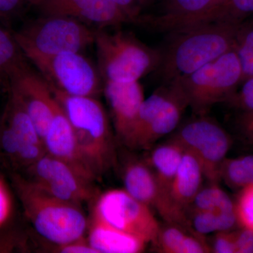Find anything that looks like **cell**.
Returning <instances> with one entry per match:
<instances>
[{"label": "cell", "instance_id": "cell-1", "mask_svg": "<svg viewBox=\"0 0 253 253\" xmlns=\"http://www.w3.org/2000/svg\"><path fill=\"white\" fill-rule=\"evenodd\" d=\"M244 23H201L171 31L172 38L165 52H161L163 81L171 83L235 49Z\"/></svg>", "mask_w": 253, "mask_h": 253}, {"label": "cell", "instance_id": "cell-36", "mask_svg": "<svg viewBox=\"0 0 253 253\" xmlns=\"http://www.w3.org/2000/svg\"><path fill=\"white\" fill-rule=\"evenodd\" d=\"M237 124L243 134L253 142V111H241Z\"/></svg>", "mask_w": 253, "mask_h": 253}, {"label": "cell", "instance_id": "cell-7", "mask_svg": "<svg viewBox=\"0 0 253 253\" xmlns=\"http://www.w3.org/2000/svg\"><path fill=\"white\" fill-rule=\"evenodd\" d=\"M187 107V101L175 82L167 83L143 101L123 144L132 149H151L177 127Z\"/></svg>", "mask_w": 253, "mask_h": 253}, {"label": "cell", "instance_id": "cell-14", "mask_svg": "<svg viewBox=\"0 0 253 253\" xmlns=\"http://www.w3.org/2000/svg\"><path fill=\"white\" fill-rule=\"evenodd\" d=\"M184 152V148L171 138L167 142L156 146L146 161L154 172L162 198L160 215L168 224L185 227V221L176 211L170 196L173 181Z\"/></svg>", "mask_w": 253, "mask_h": 253}, {"label": "cell", "instance_id": "cell-24", "mask_svg": "<svg viewBox=\"0 0 253 253\" xmlns=\"http://www.w3.org/2000/svg\"><path fill=\"white\" fill-rule=\"evenodd\" d=\"M189 228L193 234L200 236L219 231H229L237 224L236 212L217 213L193 211L188 218Z\"/></svg>", "mask_w": 253, "mask_h": 253}, {"label": "cell", "instance_id": "cell-20", "mask_svg": "<svg viewBox=\"0 0 253 253\" xmlns=\"http://www.w3.org/2000/svg\"><path fill=\"white\" fill-rule=\"evenodd\" d=\"M87 241L97 253H141L149 244L140 238L116 229L93 216Z\"/></svg>", "mask_w": 253, "mask_h": 253}, {"label": "cell", "instance_id": "cell-27", "mask_svg": "<svg viewBox=\"0 0 253 253\" xmlns=\"http://www.w3.org/2000/svg\"><path fill=\"white\" fill-rule=\"evenodd\" d=\"M220 180L235 189L253 185V155L226 158L221 165Z\"/></svg>", "mask_w": 253, "mask_h": 253}, {"label": "cell", "instance_id": "cell-16", "mask_svg": "<svg viewBox=\"0 0 253 253\" xmlns=\"http://www.w3.org/2000/svg\"><path fill=\"white\" fill-rule=\"evenodd\" d=\"M104 91L111 109L116 136L123 142L144 101L142 86L139 81L105 82Z\"/></svg>", "mask_w": 253, "mask_h": 253}, {"label": "cell", "instance_id": "cell-32", "mask_svg": "<svg viewBox=\"0 0 253 253\" xmlns=\"http://www.w3.org/2000/svg\"><path fill=\"white\" fill-rule=\"evenodd\" d=\"M212 252L216 253H236L234 231L217 232L213 240Z\"/></svg>", "mask_w": 253, "mask_h": 253}, {"label": "cell", "instance_id": "cell-21", "mask_svg": "<svg viewBox=\"0 0 253 253\" xmlns=\"http://www.w3.org/2000/svg\"><path fill=\"white\" fill-rule=\"evenodd\" d=\"M125 190L150 208L161 212L162 198L152 169L146 161L128 163L123 171Z\"/></svg>", "mask_w": 253, "mask_h": 253}, {"label": "cell", "instance_id": "cell-31", "mask_svg": "<svg viewBox=\"0 0 253 253\" xmlns=\"http://www.w3.org/2000/svg\"><path fill=\"white\" fill-rule=\"evenodd\" d=\"M28 5L30 6V0H0V21L9 23Z\"/></svg>", "mask_w": 253, "mask_h": 253}, {"label": "cell", "instance_id": "cell-10", "mask_svg": "<svg viewBox=\"0 0 253 253\" xmlns=\"http://www.w3.org/2000/svg\"><path fill=\"white\" fill-rule=\"evenodd\" d=\"M92 216L148 244L156 242L161 230L151 208L125 189L109 190L101 194L96 199Z\"/></svg>", "mask_w": 253, "mask_h": 253}, {"label": "cell", "instance_id": "cell-9", "mask_svg": "<svg viewBox=\"0 0 253 253\" xmlns=\"http://www.w3.org/2000/svg\"><path fill=\"white\" fill-rule=\"evenodd\" d=\"M172 139L196 158L205 177L211 183L220 181L221 165L230 149V136L215 121L199 116L178 129Z\"/></svg>", "mask_w": 253, "mask_h": 253}, {"label": "cell", "instance_id": "cell-35", "mask_svg": "<svg viewBox=\"0 0 253 253\" xmlns=\"http://www.w3.org/2000/svg\"><path fill=\"white\" fill-rule=\"evenodd\" d=\"M11 211V201L9 192L0 179V226L9 219Z\"/></svg>", "mask_w": 253, "mask_h": 253}, {"label": "cell", "instance_id": "cell-28", "mask_svg": "<svg viewBox=\"0 0 253 253\" xmlns=\"http://www.w3.org/2000/svg\"><path fill=\"white\" fill-rule=\"evenodd\" d=\"M242 70V83L253 77V28L243 25L235 47Z\"/></svg>", "mask_w": 253, "mask_h": 253}, {"label": "cell", "instance_id": "cell-8", "mask_svg": "<svg viewBox=\"0 0 253 253\" xmlns=\"http://www.w3.org/2000/svg\"><path fill=\"white\" fill-rule=\"evenodd\" d=\"M51 87L66 94L95 97L101 91V77L81 53H63L52 56H26Z\"/></svg>", "mask_w": 253, "mask_h": 253}, {"label": "cell", "instance_id": "cell-12", "mask_svg": "<svg viewBox=\"0 0 253 253\" xmlns=\"http://www.w3.org/2000/svg\"><path fill=\"white\" fill-rule=\"evenodd\" d=\"M31 180L40 189L58 199L80 204L94 199L91 182L80 176L71 166L46 154L28 167Z\"/></svg>", "mask_w": 253, "mask_h": 253}, {"label": "cell", "instance_id": "cell-15", "mask_svg": "<svg viewBox=\"0 0 253 253\" xmlns=\"http://www.w3.org/2000/svg\"><path fill=\"white\" fill-rule=\"evenodd\" d=\"M43 144L46 154L66 163L82 177L91 183L96 179L80 154L72 126L56 100L54 116Z\"/></svg>", "mask_w": 253, "mask_h": 253}, {"label": "cell", "instance_id": "cell-17", "mask_svg": "<svg viewBox=\"0 0 253 253\" xmlns=\"http://www.w3.org/2000/svg\"><path fill=\"white\" fill-rule=\"evenodd\" d=\"M3 117L20 141L18 162L26 166L36 163L46 153L44 144L21 100L11 89Z\"/></svg>", "mask_w": 253, "mask_h": 253}, {"label": "cell", "instance_id": "cell-4", "mask_svg": "<svg viewBox=\"0 0 253 253\" xmlns=\"http://www.w3.org/2000/svg\"><path fill=\"white\" fill-rule=\"evenodd\" d=\"M94 44L98 70L104 83L139 81L159 67L162 57L161 51L122 31L96 30Z\"/></svg>", "mask_w": 253, "mask_h": 253}, {"label": "cell", "instance_id": "cell-18", "mask_svg": "<svg viewBox=\"0 0 253 253\" xmlns=\"http://www.w3.org/2000/svg\"><path fill=\"white\" fill-rule=\"evenodd\" d=\"M224 0H162L163 13L146 16V26L171 32L188 27Z\"/></svg>", "mask_w": 253, "mask_h": 253}, {"label": "cell", "instance_id": "cell-11", "mask_svg": "<svg viewBox=\"0 0 253 253\" xmlns=\"http://www.w3.org/2000/svg\"><path fill=\"white\" fill-rule=\"evenodd\" d=\"M42 16H61L90 23L99 29L127 24L144 26L145 15L127 12L113 0H30Z\"/></svg>", "mask_w": 253, "mask_h": 253}, {"label": "cell", "instance_id": "cell-22", "mask_svg": "<svg viewBox=\"0 0 253 253\" xmlns=\"http://www.w3.org/2000/svg\"><path fill=\"white\" fill-rule=\"evenodd\" d=\"M155 244L166 253H206L212 252L203 237L188 234L184 227L178 224H168L161 227Z\"/></svg>", "mask_w": 253, "mask_h": 253}, {"label": "cell", "instance_id": "cell-6", "mask_svg": "<svg viewBox=\"0 0 253 253\" xmlns=\"http://www.w3.org/2000/svg\"><path fill=\"white\" fill-rule=\"evenodd\" d=\"M172 82L179 86L195 114H207L214 105L226 103L242 83V70L236 49Z\"/></svg>", "mask_w": 253, "mask_h": 253}, {"label": "cell", "instance_id": "cell-29", "mask_svg": "<svg viewBox=\"0 0 253 253\" xmlns=\"http://www.w3.org/2000/svg\"><path fill=\"white\" fill-rule=\"evenodd\" d=\"M237 224L253 231V185L242 188L235 204Z\"/></svg>", "mask_w": 253, "mask_h": 253}, {"label": "cell", "instance_id": "cell-30", "mask_svg": "<svg viewBox=\"0 0 253 253\" xmlns=\"http://www.w3.org/2000/svg\"><path fill=\"white\" fill-rule=\"evenodd\" d=\"M237 89L226 103L241 111H253V77L241 83Z\"/></svg>", "mask_w": 253, "mask_h": 253}, {"label": "cell", "instance_id": "cell-23", "mask_svg": "<svg viewBox=\"0 0 253 253\" xmlns=\"http://www.w3.org/2000/svg\"><path fill=\"white\" fill-rule=\"evenodd\" d=\"M28 65L12 32L0 26V78L9 87L11 78Z\"/></svg>", "mask_w": 253, "mask_h": 253}, {"label": "cell", "instance_id": "cell-19", "mask_svg": "<svg viewBox=\"0 0 253 253\" xmlns=\"http://www.w3.org/2000/svg\"><path fill=\"white\" fill-rule=\"evenodd\" d=\"M204 177V171L199 161L185 151L173 181L170 196L173 206L185 221L188 229V211L202 188Z\"/></svg>", "mask_w": 253, "mask_h": 253}, {"label": "cell", "instance_id": "cell-13", "mask_svg": "<svg viewBox=\"0 0 253 253\" xmlns=\"http://www.w3.org/2000/svg\"><path fill=\"white\" fill-rule=\"evenodd\" d=\"M9 89L21 100L43 141L56 104L49 84L28 64L11 78Z\"/></svg>", "mask_w": 253, "mask_h": 253}, {"label": "cell", "instance_id": "cell-26", "mask_svg": "<svg viewBox=\"0 0 253 253\" xmlns=\"http://www.w3.org/2000/svg\"><path fill=\"white\" fill-rule=\"evenodd\" d=\"M191 207L193 211L236 212L235 204L217 183H211L207 187L201 188L190 206Z\"/></svg>", "mask_w": 253, "mask_h": 253}, {"label": "cell", "instance_id": "cell-3", "mask_svg": "<svg viewBox=\"0 0 253 253\" xmlns=\"http://www.w3.org/2000/svg\"><path fill=\"white\" fill-rule=\"evenodd\" d=\"M12 181L26 217L43 239L60 246L84 236L87 221L79 204L58 199L18 174Z\"/></svg>", "mask_w": 253, "mask_h": 253}, {"label": "cell", "instance_id": "cell-34", "mask_svg": "<svg viewBox=\"0 0 253 253\" xmlns=\"http://www.w3.org/2000/svg\"><path fill=\"white\" fill-rule=\"evenodd\" d=\"M236 253H253V231L242 228L234 231Z\"/></svg>", "mask_w": 253, "mask_h": 253}, {"label": "cell", "instance_id": "cell-25", "mask_svg": "<svg viewBox=\"0 0 253 253\" xmlns=\"http://www.w3.org/2000/svg\"><path fill=\"white\" fill-rule=\"evenodd\" d=\"M252 14L253 0H224L220 4L196 20L191 26L213 22L241 23Z\"/></svg>", "mask_w": 253, "mask_h": 253}, {"label": "cell", "instance_id": "cell-37", "mask_svg": "<svg viewBox=\"0 0 253 253\" xmlns=\"http://www.w3.org/2000/svg\"><path fill=\"white\" fill-rule=\"evenodd\" d=\"M4 89H6L8 90V89H9V87H8V86L6 85V84H5L4 81L0 78V91Z\"/></svg>", "mask_w": 253, "mask_h": 253}, {"label": "cell", "instance_id": "cell-5", "mask_svg": "<svg viewBox=\"0 0 253 253\" xmlns=\"http://www.w3.org/2000/svg\"><path fill=\"white\" fill-rule=\"evenodd\" d=\"M12 33L26 57L81 53L94 44L96 30L67 16H42Z\"/></svg>", "mask_w": 253, "mask_h": 253}, {"label": "cell", "instance_id": "cell-2", "mask_svg": "<svg viewBox=\"0 0 253 253\" xmlns=\"http://www.w3.org/2000/svg\"><path fill=\"white\" fill-rule=\"evenodd\" d=\"M50 89L72 126L84 164L96 179L100 177L116 161L113 134L104 106L95 97L72 96L51 86Z\"/></svg>", "mask_w": 253, "mask_h": 253}, {"label": "cell", "instance_id": "cell-33", "mask_svg": "<svg viewBox=\"0 0 253 253\" xmlns=\"http://www.w3.org/2000/svg\"><path fill=\"white\" fill-rule=\"evenodd\" d=\"M55 251L61 253H97L84 236L68 244L56 246Z\"/></svg>", "mask_w": 253, "mask_h": 253}]
</instances>
